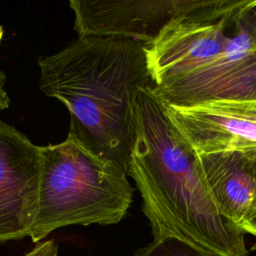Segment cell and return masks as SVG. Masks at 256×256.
<instances>
[{"label":"cell","instance_id":"cell-6","mask_svg":"<svg viewBox=\"0 0 256 256\" xmlns=\"http://www.w3.org/2000/svg\"><path fill=\"white\" fill-rule=\"evenodd\" d=\"M162 105L176 137L193 155L256 151V98Z\"/></svg>","mask_w":256,"mask_h":256},{"label":"cell","instance_id":"cell-10","mask_svg":"<svg viewBox=\"0 0 256 256\" xmlns=\"http://www.w3.org/2000/svg\"><path fill=\"white\" fill-rule=\"evenodd\" d=\"M132 256H218L188 241L177 237L165 236L153 238L145 247L134 252Z\"/></svg>","mask_w":256,"mask_h":256},{"label":"cell","instance_id":"cell-15","mask_svg":"<svg viewBox=\"0 0 256 256\" xmlns=\"http://www.w3.org/2000/svg\"><path fill=\"white\" fill-rule=\"evenodd\" d=\"M3 33H4V31H3V28H2V26H0V41H1L2 37H3Z\"/></svg>","mask_w":256,"mask_h":256},{"label":"cell","instance_id":"cell-3","mask_svg":"<svg viewBox=\"0 0 256 256\" xmlns=\"http://www.w3.org/2000/svg\"><path fill=\"white\" fill-rule=\"evenodd\" d=\"M38 212L29 237L39 243L70 225L116 224L133 198L127 174L93 154L75 139L40 146Z\"/></svg>","mask_w":256,"mask_h":256},{"label":"cell","instance_id":"cell-1","mask_svg":"<svg viewBox=\"0 0 256 256\" xmlns=\"http://www.w3.org/2000/svg\"><path fill=\"white\" fill-rule=\"evenodd\" d=\"M38 64L40 90L70 113L67 136L128 175L135 100L152 86L144 44L83 36Z\"/></svg>","mask_w":256,"mask_h":256},{"label":"cell","instance_id":"cell-13","mask_svg":"<svg viewBox=\"0 0 256 256\" xmlns=\"http://www.w3.org/2000/svg\"><path fill=\"white\" fill-rule=\"evenodd\" d=\"M245 232L256 237V208L249 214V216L239 225Z\"/></svg>","mask_w":256,"mask_h":256},{"label":"cell","instance_id":"cell-8","mask_svg":"<svg viewBox=\"0 0 256 256\" xmlns=\"http://www.w3.org/2000/svg\"><path fill=\"white\" fill-rule=\"evenodd\" d=\"M40 177V146L0 119V242L29 236Z\"/></svg>","mask_w":256,"mask_h":256},{"label":"cell","instance_id":"cell-16","mask_svg":"<svg viewBox=\"0 0 256 256\" xmlns=\"http://www.w3.org/2000/svg\"><path fill=\"white\" fill-rule=\"evenodd\" d=\"M255 208H256V201H255V206H254V208H253V210H254V209H255ZM253 210H252V211H253Z\"/></svg>","mask_w":256,"mask_h":256},{"label":"cell","instance_id":"cell-2","mask_svg":"<svg viewBox=\"0 0 256 256\" xmlns=\"http://www.w3.org/2000/svg\"><path fill=\"white\" fill-rule=\"evenodd\" d=\"M133 120L128 175L153 237H177L218 256H248L246 233L219 212L195 156L176 137L151 86L138 93Z\"/></svg>","mask_w":256,"mask_h":256},{"label":"cell","instance_id":"cell-9","mask_svg":"<svg viewBox=\"0 0 256 256\" xmlns=\"http://www.w3.org/2000/svg\"><path fill=\"white\" fill-rule=\"evenodd\" d=\"M197 171L219 212L239 226L256 201V151L194 155Z\"/></svg>","mask_w":256,"mask_h":256},{"label":"cell","instance_id":"cell-7","mask_svg":"<svg viewBox=\"0 0 256 256\" xmlns=\"http://www.w3.org/2000/svg\"><path fill=\"white\" fill-rule=\"evenodd\" d=\"M223 0H71L78 37L152 41L171 20L220 5Z\"/></svg>","mask_w":256,"mask_h":256},{"label":"cell","instance_id":"cell-14","mask_svg":"<svg viewBox=\"0 0 256 256\" xmlns=\"http://www.w3.org/2000/svg\"><path fill=\"white\" fill-rule=\"evenodd\" d=\"M5 82H6V75L3 71L0 70V110H4L8 108L10 103V99L4 88Z\"/></svg>","mask_w":256,"mask_h":256},{"label":"cell","instance_id":"cell-4","mask_svg":"<svg viewBox=\"0 0 256 256\" xmlns=\"http://www.w3.org/2000/svg\"><path fill=\"white\" fill-rule=\"evenodd\" d=\"M251 2L223 0L214 8L183 15L166 24L152 41L144 44L152 86L220 54L230 40L226 28Z\"/></svg>","mask_w":256,"mask_h":256},{"label":"cell","instance_id":"cell-11","mask_svg":"<svg viewBox=\"0 0 256 256\" xmlns=\"http://www.w3.org/2000/svg\"><path fill=\"white\" fill-rule=\"evenodd\" d=\"M241 21L249 32L252 43L256 46V0L252 1L251 5L243 12Z\"/></svg>","mask_w":256,"mask_h":256},{"label":"cell","instance_id":"cell-5","mask_svg":"<svg viewBox=\"0 0 256 256\" xmlns=\"http://www.w3.org/2000/svg\"><path fill=\"white\" fill-rule=\"evenodd\" d=\"M241 16L234 22L235 34L220 54L151 86L163 103L188 105L212 99L256 98V46Z\"/></svg>","mask_w":256,"mask_h":256},{"label":"cell","instance_id":"cell-12","mask_svg":"<svg viewBox=\"0 0 256 256\" xmlns=\"http://www.w3.org/2000/svg\"><path fill=\"white\" fill-rule=\"evenodd\" d=\"M58 247L53 240H47L44 242H39L37 245L27 252L23 256H57Z\"/></svg>","mask_w":256,"mask_h":256}]
</instances>
